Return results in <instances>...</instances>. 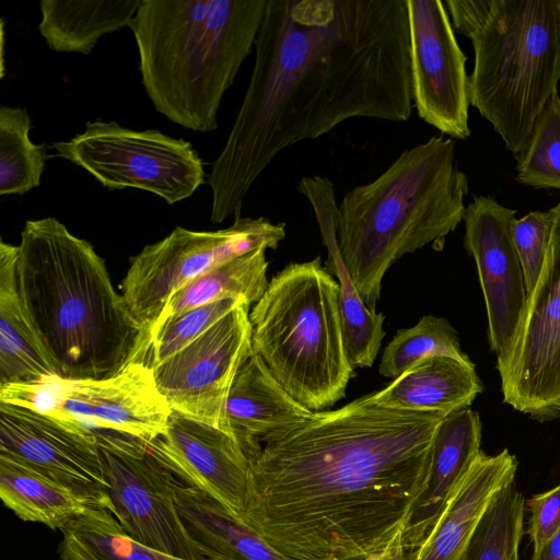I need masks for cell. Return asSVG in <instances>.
Returning a JSON list of instances; mask_svg holds the SVG:
<instances>
[{
    "label": "cell",
    "instance_id": "484cf974",
    "mask_svg": "<svg viewBox=\"0 0 560 560\" xmlns=\"http://www.w3.org/2000/svg\"><path fill=\"white\" fill-rule=\"evenodd\" d=\"M0 498L22 521L60 530L88 509L97 506L23 460L1 452Z\"/></svg>",
    "mask_w": 560,
    "mask_h": 560
},
{
    "label": "cell",
    "instance_id": "ffe728a7",
    "mask_svg": "<svg viewBox=\"0 0 560 560\" xmlns=\"http://www.w3.org/2000/svg\"><path fill=\"white\" fill-rule=\"evenodd\" d=\"M298 190L313 208L323 244L327 248L326 270L338 279L339 308L349 363L353 370L372 366L385 336L384 315L368 308L343 264L337 240L338 205L334 184L324 176L302 177Z\"/></svg>",
    "mask_w": 560,
    "mask_h": 560
},
{
    "label": "cell",
    "instance_id": "7c38bea8",
    "mask_svg": "<svg viewBox=\"0 0 560 560\" xmlns=\"http://www.w3.org/2000/svg\"><path fill=\"white\" fill-rule=\"evenodd\" d=\"M108 483L109 511L138 542L180 560H210L190 537L176 505V485L141 441L95 434Z\"/></svg>",
    "mask_w": 560,
    "mask_h": 560
},
{
    "label": "cell",
    "instance_id": "30bf717a",
    "mask_svg": "<svg viewBox=\"0 0 560 560\" xmlns=\"http://www.w3.org/2000/svg\"><path fill=\"white\" fill-rule=\"evenodd\" d=\"M16 404L73 420L93 433H112L147 445L166 431L172 413L148 361L130 362L102 380L58 378L23 386Z\"/></svg>",
    "mask_w": 560,
    "mask_h": 560
},
{
    "label": "cell",
    "instance_id": "5bb4252c",
    "mask_svg": "<svg viewBox=\"0 0 560 560\" xmlns=\"http://www.w3.org/2000/svg\"><path fill=\"white\" fill-rule=\"evenodd\" d=\"M412 103L420 119L451 139L466 140L469 128L467 57L441 0H406Z\"/></svg>",
    "mask_w": 560,
    "mask_h": 560
},
{
    "label": "cell",
    "instance_id": "9c48e42d",
    "mask_svg": "<svg viewBox=\"0 0 560 560\" xmlns=\"http://www.w3.org/2000/svg\"><path fill=\"white\" fill-rule=\"evenodd\" d=\"M285 234V223H272L264 217H240L218 231L176 226L132 257L121 281V295L133 318L151 334L179 289L236 256L258 248L276 249Z\"/></svg>",
    "mask_w": 560,
    "mask_h": 560
},
{
    "label": "cell",
    "instance_id": "7402d4cb",
    "mask_svg": "<svg viewBox=\"0 0 560 560\" xmlns=\"http://www.w3.org/2000/svg\"><path fill=\"white\" fill-rule=\"evenodd\" d=\"M18 246L0 242V386L62 378L20 292Z\"/></svg>",
    "mask_w": 560,
    "mask_h": 560
},
{
    "label": "cell",
    "instance_id": "d6986e66",
    "mask_svg": "<svg viewBox=\"0 0 560 560\" xmlns=\"http://www.w3.org/2000/svg\"><path fill=\"white\" fill-rule=\"evenodd\" d=\"M481 431L480 417L469 407L444 416L440 422L428 482L404 530L408 560L430 535L453 490L482 453Z\"/></svg>",
    "mask_w": 560,
    "mask_h": 560
},
{
    "label": "cell",
    "instance_id": "8d00e7d4",
    "mask_svg": "<svg viewBox=\"0 0 560 560\" xmlns=\"http://www.w3.org/2000/svg\"><path fill=\"white\" fill-rule=\"evenodd\" d=\"M363 560H408L404 539L398 540L387 550Z\"/></svg>",
    "mask_w": 560,
    "mask_h": 560
},
{
    "label": "cell",
    "instance_id": "ac0fdd59",
    "mask_svg": "<svg viewBox=\"0 0 560 560\" xmlns=\"http://www.w3.org/2000/svg\"><path fill=\"white\" fill-rule=\"evenodd\" d=\"M517 467L515 455L506 448L495 455L482 452L410 560H465L479 522L497 495L515 481Z\"/></svg>",
    "mask_w": 560,
    "mask_h": 560
},
{
    "label": "cell",
    "instance_id": "74e56055",
    "mask_svg": "<svg viewBox=\"0 0 560 560\" xmlns=\"http://www.w3.org/2000/svg\"><path fill=\"white\" fill-rule=\"evenodd\" d=\"M557 9H558L559 68H560V0H557Z\"/></svg>",
    "mask_w": 560,
    "mask_h": 560
},
{
    "label": "cell",
    "instance_id": "1f68e13d",
    "mask_svg": "<svg viewBox=\"0 0 560 560\" xmlns=\"http://www.w3.org/2000/svg\"><path fill=\"white\" fill-rule=\"evenodd\" d=\"M517 183L560 190V95L557 91L538 116L526 142L515 154Z\"/></svg>",
    "mask_w": 560,
    "mask_h": 560
},
{
    "label": "cell",
    "instance_id": "83f0119b",
    "mask_svg": "<svg viewBox=\"0 0 560 560\" xmlns=\"http://www.w3.org/2000/svg\"><path fill=\"white\" fill-rule=\"evenodd\" d=\"M61 533L60 560H180L131 538L114 514L102 506L88 509Z\"/></svg>",
    "mask_w": 560,
    "mask_h": 560
},
{
    "label": "cell",
    "instance_id": "ba28073f",
    "mask_svg": "<svg viewBox=\"0 0 560 560\" xmlns=\"http://www.w3.org/2000/svg\"><path fill=\"white\" fill-rule=\"evenodd\" d=\"M57 154L104 187L138 188L174 205L205 183L202 160L191 143L159 130H133L115 121H90L82 133L54 143Z\"/></svg>",
    "mask_w": 560,
    "mask_h": 560
},
{
    "label": "cell",
    "instance_id": "4dcf8cb0",
    "mask_svg": "<svg viewBox=\"0 0 560 560\" xmlns=\"http://www.w3.org/2000/svg\"><path fill=\"white\" fill-rule=\"evenodd\" d=\"M525 505L515 481L504 488L479 522L465 560H518Z\"/></svg>",
    "mask_w": 560,
    "mask_h": 560
},
{
    "label": "cell",
    "instance_id": "cb8c5ba5",
    "mask_svg": "<svg viewBox=\"0 0 560 560\" xmlns=\"http://www.w3.org/2000/svg\"><path fill=\"white\" fill-rule=\"evenodd\" d=\"M176 505L190 537L210 560H293L198 489L177 482Z\"/></svg>",
    "mask_w": 560,
    "mask_h": 560
},
{
    "label": "cell",
    "instance_id": "2e32d148",
    "mask_svg": "<svg viewBox=\"0 0 560 560\" xmlns=\"http://www.w3.org/2000/svg\"><path fill=\"white\" fill-rule=\"evenodd\" d=\"M516 210L491 196H474L464 213V246L475 259L482 290L491 350L497 359L511 348L527 299L511 225Z\"/></svg>",
    "mask_w": 560,
    "mask_h": 560
},
{
    "label": "cell",
    "instance_id": "5b68a950",
    "mask_svg": "<svg viewBox=\"0 0 560 560\" xmlns=\"http://www.w3.org/2000/svg\"><path fill=\"white\" fill-rule=\"evenodd\" d=\"M268 0H141L130 28L155 109L192 131L218 128L222 98L252 52Z\"/></svg>",
    "mask_w": 560,
    "mask_h": 560
},
{
    "label": "cell",
    "instance_id": "d4e9b609",
    "mask_svg": "<svg viewBox=\"0 0 560 560\" xmlns=\"http://www.w3.org/2000/svg\"><path fill=\"white\" fill-rule=\"evenodd\" d=\"M141 0H40V35L49 49L89 55L101 36L129 26Z\"/></svg>",
    "mask_w": 560,
    "mask_h": 560
},
{
    "label": "cell",
    "instance_id": "52a82bcc",
    "mask_svg": "<svg viewBox=\"0 0 560 560\" xmlns=\"http://www.w3.org/2000/svg\"><path fill=\"white\" fill-rule=\"evenodd\" d=\"M249 319L253 352L295 400L317 412L343 398L354 370L345 347L339 284L320 256L273 276Z\"/></svg>",
    "mask_w": 560,
    "mask_h": 560
},
{
    "label": "cell",
    "instance_id": "8992f818",
    "mask_svg": "<svg viewBox=\"0 0 560 560\" xmlns=\"http://www.w3.org/2000/svg\"><path fill=\"white\" fill-rule=\"evenodd\" d=\"M471 42L469 103L514 155L560 81L557 0H446Z\"/></svg>",
    "mask_w": 560,
    "mask_h": 560
},
{
    "label": "cell",
    "instance_id": "d590c367",
    "mask_svg": "<svg viewBox=\"0 0 560 560\" xmlns=\"http://www.w3.org/2000/svg\"><path fill=\"white\" fill-rule=\"evenodd\" d=\"M530 560H560V530Z\"/></svg>",
    "mask_w": 560,
    "mask_h": 560
},
{
    "label": "cell",
    "instance_id": "6da1fadb",
    "mask_svg": "<svg viewBox=\"0 0 560 560\" xmlns=\"http://www.w3.org/2000/svg\"><path fill=\"white\" fill-rule=\"evenodd\" d=\"M249 83L212 163L210 219L242 213L255 180L284 149L357 117L412 114L406 0H268Z\"/></svg>",
    "mask_w": 560,
    "mask_h": 560
},
{
    "label": "cell",
    "instance_id": "603a6c76",
    "mask_svg": "<svg viewBox=\"0 0 560 560\" xmlns=\"http://www.w3.org/2000/svg\"><path fill=\"white\" fill-rule=\"evenodd\" d=\"M481 390L472 362L431 357L371 396L378 406L392 409L448 415L469 407Z\"/></svg>",
    "mask_w": 560,
    "mask_h": 560
},
{
    "label": "cell",
    "instance_id": "f546056e",
    "mask_svg": "<svg viewBox=\"0 0 560 560\" xmlns=\"http://www.w3.org/2000/svg\"><path fill=\"white\" fill-rule=\"evenodd\" d=\"M431 357L471 362L462 350L451 323L442 317L425 315L415 326L396 332L383 351L378 372L395 380L417 362Z\"/></svg>",
    "mask_w": 560,
    "mask_h": 560
},
{
    "label": "cell",
    "instance_id": "9a60e30c",
    "mask_svg": "<svg viewBox=\"0 0 560 560\" xmlns=\"http://www.w3.org/2000/svg\"><path fill=\"white\" fill-rule=\"evenodd\" d=\"M0 452L110 509L96 435L78 422L0 402Z\"/></svg>",
    "mask_w": 560,
    "mask_h": 560
},
{
    "label": "cell",
    "instance_id": "44dd1931",
    "mask_svg": "<svg viewBox=\"0 0 560 560\" xmlns=\"http://www.w3.org/2000/svg\"><path fill=\"white\" fill-rule=\"evenodd\" d=\"M225 411L230 428L249 459L262 443L300 425L314 413L281 386L254 352L234 378Z\"/></svg>",
    "mask_w": 560,
    "mask_h": 560
},
{
    "label": "cell",
    "instance_id": "7a4b0ae2",
    "mask_svg": "<svg viewBox=\"0 0 560 560\" xmlns=\"http://www.w3.org/2000/svg\"><path fill=\"white\" fill-rule=\"evenodd\" d=\"M440 412L371 394L317 411L250 459L242 523L293 560H363L404 539L425 489Z\"/></svg>",
    "mask_w": 560,
    "mask_h": 560
},
{
    "label": "cell",
    "instance_id": "277c9868",
    "mask_svg": "<svg viewBox=\"0 0 560 560\" xmlns=\"http://www.w3.org/2000/svg\"><path fill=\"white\" fill-rule=\"evenodd\" d=\"M455 141L438 135L404 150L375 179L348 190L337 210V240L368 308L376 311L386 271L427 245L442 250L463 221L467 175Z\"/></svg>",
    "mask_w": 560,
    "mask_h": 560
},
{
    "label": "cell",
    "instance_id": "3957f363",
    "mask_svg": "<svg viewBox=\"0 0 560 560\" xmlns=\"http://www.w3.org/2000/svg\"><path fill=\"white\" fill-rule=\"evenodd\" d=\"M16 271L26 308L62 378L102 380L130 362H149L150 334L114 289L105 260L56 218L25 222Z\"/></svg>",
    "mask_w": 560,
    "mask_h": 560
},
{
    "label": "cell",
    "instance_id": "836d02e7",
    "mask_svg": "<svg viewBox=\"0 0 560 560\" xmlns=\"http://www.w3.org/2000/svg\"><path fill=\"white\" fill-rule=\"evenodd\" d=\"M551 233V212L535 210L516 218L511 234L516 249L528 294L542 270Z\"/></svg>",
    "mask_w": 560,
    "mask_h": 560
},
{
    "label": "cell",
    "instance_id": "8fae6325",
    "mask_svg": "<svg viewBox=\"0 0 560 560\" xmlns=\"http://www.w3.org/2000/svg\"><path fill=\"white\" fill-rule=\"evenodd\" d=\"M539 279L509 351L497 359L503 401L539 421L560 416V200Z\"/></svg>",
    "mask_w": 560,
    "mask_h": 560
},
{
    "label": "cell",
    "instance_id": "f1b7e54d",
    "mask_svg": "<svg viewBox=\"0 0 560 560\" xmlns=\"http://www.w3.org/2000/svg\"><path fill=\"white\" fill-rule=\"evenodd\" d=\"M31 118L25 108L0 107V195H24L39 186L46 144L30 139Z\"/></svg>",
    "mask_w": 560,
    "mask_h": 560
},
{
    "label": "cell",
    "instance_id": "4fadbf2b",
    "mask_svg": "<svg viewBox=\"0 0 560 560\" xmlns=\"http://www.w3.org/2000/svg\"><path fill=\"white\" fill-rule=\"evenodd\" d=\"M249 307L241 304L184 349L152 368L158 388L172 411L233 436L225 409L234 378L253 354Z\"/></svg>",
    "mask_w": 560,
    "mask_h": 560
},
{
    "label": "cell",
    "instance_id": "4316f807",
    "mask_svg": "<svg viewBox=\"0 0 560 560\" xmlns=\"http://www.w3.org/2000/svg\"><path fill=\"white\" fill-rule=\"evenodd\" d=\"M267 248H258L226 260L175 292L158 318L151 338L171 317L222 299H243L256 303L268 287Z\"/></svg>",
    "mask_w": 560,
    "mask_h": 560
},
{
    "label": "cell",
    "instance_id": "e0dca14e",
    "mask_svg": "<svg viewBox=\"0 0 560 560\" xmlns=\"http://www.w3.org/2000/svg\"><path fill=\"white\" fill-rule=\"evenodd\" d=\"M153 456L186 486L243 515L250 459L225 431L172 411L166 431L148 445Z\"/></svg>",
    "mask_w": 560,
    "mask_h": 560
},
{
    "label": "cell",
    "instance_id": "e575fe53",
    "mask_svg": "<svg viewBox=\"0 0 560 560\" xmlns=\"http://www.w3.org/2000/svg\"><path fill=\"white\" fill-rule=\"evenodd\" d=\"M526 505L529 511L528 536L533 553L537 555L560 530V483L533 495Z\"/></svg>",
    "mask_w": 560,
    "mask_h": 560
},
{
    "label": "cell",
    "instance_id": "d6a6232c",
    "mask_svg": "<svg viewBox=\"0 0 560 560\" xmlns=\"http://www.w3.org/2000/svg\"><path fill=\"white\" fill-rule=\"evenodd\" d=\"M244 303L248 304L243 299H222L187 310L168 318L151 338L149 353V364L151 368L184 349L221 318Z\"/></svg>",
    "mask_w": 560,
    "mask_h": 560
}]
</instances>
